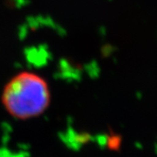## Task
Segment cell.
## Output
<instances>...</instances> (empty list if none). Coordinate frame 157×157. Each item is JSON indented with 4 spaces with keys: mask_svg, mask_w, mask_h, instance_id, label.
Here are the masks:
<instances>
[{
    "mask_svg": "<svg viewBox=\"0 0 157 157\" xmlns=\"http://www.w3.org/2000/svg\"><path fill=\"white\" fill-rule=\"evenodd\" d=\"M2 104L8 114L17 119H29L41 116L50 103V90L41 76L32 72H20L5 85Z\"/></svg>",
    "mask_w": 157,
    "mask_h": 157,
    "instance_id": "6da1fadb",
    "label": "cell"
}]
</instances>
